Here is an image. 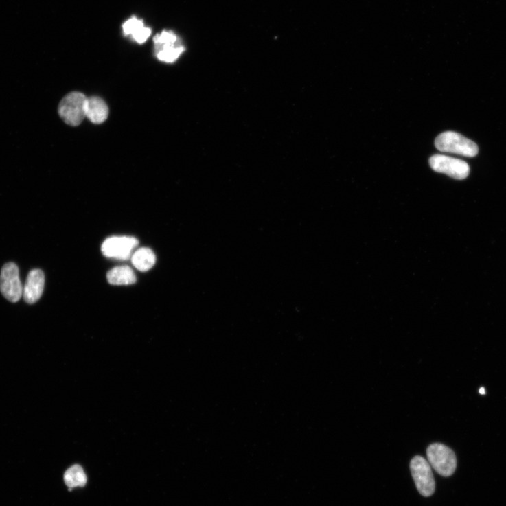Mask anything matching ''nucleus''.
<instances>
[{
	"label": "nucleus",
	"mask_w": 506,
	"mask_h": 506,
	"mask_svg": "<svg viewBox=\"0 0 506 506\" xmlns=\"http://www.w3.org/2000/svg\"><path fill=\"white\" fill-rule=\"evenodd\" d=\"M435 145L441 152L456 154L466 157H474L479 154V146L461 134L448 131L439 135Z\"/></svg>",
	"instance_id": "obj_1"
},
{
	"label": "nucleus",
	"mask_w": 506,
	"mask_h": 506,
	"mask_svg": "<svg viewBox=\"0 0 506 506\" xmlns=\"http://www.w3.org/2000/svg\"><path fill=\"white\" fill-rule=\"evenodd\" d=\"M427 457L431 467L443 477H450L457 469L456 455L444 444L439 443L430 444L427 449Z\"/></svg>",
	"instance_id": "obj_2"
},
{
	"label": "nucleus",
	"mask_w": 506,
	"mask_h": 506,
	"mask_svg": "<svg viewBox=\"0 0 506 506\" xmlns=\"http://www.w3.org/2000/svg\"><path fill=\"white\" fill-rule=\"evenodd\" d=\"M87 97L80 93L74 92L67 95L58 105V114L62 120L71 126H78L85 116Z\"/></svg>",
	"instance_id": "obj_3"
},
{
	"label": "nucleus",
	"mask_w": 506,
	"mask_h": 506,
	"mask_svg": "<svg viewBox=\"0 0 506 506\" xmlns=\"http://www.w3.org/2000/svg\"><path fill=\"white\" fill-rule=\"evenodd\" d=\"M410 469L416 487L425 496H432L435 491V482L429 462L421 456L411 461Z\"/></svg>",
	"instance_id": "obj_4"
},
{
	"label": "nucleus",
	"mask_w": 506,
	"mask_h": 506,
	"mask_svg": "<svg viewBox=\"0 0 506 506\" xmlns=\"http://www.w3.org/2000/svg\"><path fill=\"white\" fill-rule=\"evenodd\" d=\"M23 289L18 266L14 262L5 264L0 273V292L7 300L15 303L21 299Z\"/></svg>",
	"instance_id": "obj_5"
},
{
	"label": "nucleus",
	"mask_w": 506,
	"mask_h": 506,
	"mask_svg": "<svg viewBox=\"0 0 506 506\" xmlns=\"http://www.w3.org/2000/svg\"><path fill=\"white\" fill-rule=\"evenodd\" d=\"M138 244L135 237L112 236L104 241L102 251L106 257L127 260L131 258L132 252Z\"/></svg>",
	"instance_id": "obj_6"
},
{
	"label": "nucleus",
	"mask_w": 506,
	"mask_h": 506,
	"mask_svg": "<svg viewBox=\"0 0 506 506\" xmlns=\"http://www.w3.org/2000/svg\"><path fill=\"white\" fill-rule=\"evenodd\" d=\"M429 163L434 171L444 173L456 180H464L470 173V167L466 162L452 157L434 155L430 159Z\"/></svg>",
	"instance_id": "obj_7"
},
{
	"label": "nucleus",
	"mask_w": 506,
	"mask_h": 506,
	"mask_svg": "<svg viewBox=\"0 0 506 506\" xmlns=\"http://www.w3.org/2000/svg\"><path fill=\"white\" fill-rule=\"evenodd\" d=\"M45 288V275L41 270L35 269L27 276L23 289L25 302L30 305L37 303L42 297Z\"/></svg>",
	"instance_id": "obj_8"
},
{
	"label": "nucleus",
	"mask_w": 506,
	"mask_h": 506,
	"mask_svg": "<svg viewBox=\"0 0 506 506\" xmlns=\"http://www.w3.org/2000/svg\"><path fill=\"white\" fill-rule=\"evenodd\" d=\"M108 113V107L102 98L98 97L87 98L85 116L93 124H103L106 121Z\"/></svg>",
	"instance_id": "obj_9"
},
{
	"label": "nucleus",
	"mask_w": 506,
	"mask_h": 506,
	"mask_svg": "<svg viewBox=\"0 0 506 506\" xmlns=\"http://www.w3.org/2000/svg\"><path fill=\"white\" fill-rule=\"evenodd\" d=\"M107 279L110 284L114 286L132 285L137 281L135 273L129 266L113 268L108 273Z\"/></svg>",
	"instance_id": "obj_10"
},
{
	"label": "nucleus",
	"mask_w": 506,
	"mask_h": 506,
	"mask_svg": "<svg viewBox=\"0 0 506 506\" xmlns=\"http://www.w3.org/2000/svg\"><path fill=\"white\" fill-rule=\"evenodd\" d=\"M131 260L136 269L141 272H146L154 266L157 257L150 249L141 248L134 253Z\"/></svg>",
	"instance_id": "obj_11"
},
{
	"label": "nucleus",
	"mask_w": 506,
	"mask_h": 506,
	"mask_svg": "<svg viewBox=\"0 0 506 506\" xmlns=\"http://www.w3.org/2000/svg\"><path fill=\"white\" fill-rule=\"evenodd\" d=\"M185 49L181 43L171 45H156V52L158 58L160 61L166 63L175 62Z\"/></svg>",
	"instance_id": "obj_12"
},
{
	"label": "nucleus",
	"mask_w": 506,
	"mask_h": 506,
	"mask_svg": "<svg viewBox=\"0 0 506 506\" xmlns=\"http://www.w3.org/2000/svg\"><path fill=\"white\" fill-rule=\"evenodd\" d=\"M65 482L71 491L75 487H82L87 483L86 474L78 465L71 467L65 474Z\"/></svg>",
	"instance_id": "obj_13"
},
{
	"label": "nucleus",
	"mask_w": 506,
	"mask_h": 506,
	"mask_svg": "<svg viewBox=\"0 0 506 506\" xmlns=\"http://www.w3.org/2000/svg\"><path fill=\"white\" fill-rule=\"evenodd\" d=\"M156 45H171L181 43L176 35L171 32H163L154 39Z\"/></svg>",
	"instance_id": "obj_14"
},
{
	"label": "nucleus",
	"mask_w": 506,
	"mask_h": 506,
	"mask_svg": "<svg viewBox=\"0 0 506 506\" xmlns=\"http://www.w3.org/2000/svg\"><path fill=\"white\" fill-rule=\"evenodd\" d=\"M143 26V23L141 20L133 17L124 24L123 28L126 35H133L137 30Z\"/></svg>",
	"instance_id": "obj_15"
},
{
	"label": "nucleus",
	"mask_w": 506,
	"mask_h": 506,
	"mask_svg": "<svg viewBox=\"0 0 506 506\" xmlns=\"http://www.w3.org/2000/svg\"><path fill=\"white\" fill-rule=\"evenodd\" d=\"M151 34L152 30L150 27L143 26L137 30L132 36L138 43L141 44L145 43L150 37Z\"/></svg>",
	"instance_id": "obj_16"
},
{
	"label": "nucleus",
	"mask_w": 506,
	"mask_h": 506,
	"mask_svg": "<svg viewBox=\"0 0 506 506\" xmlns=\"http://www.w3.org/2000/svg\"><path fill=\"white\" fill-rule=\"evenodd\" d=\"M480 393H481V395H485V389L482 388V389H481V391H480Z\"/></svg>",
	"instance_id": "obj_17"
}]
</instances>
